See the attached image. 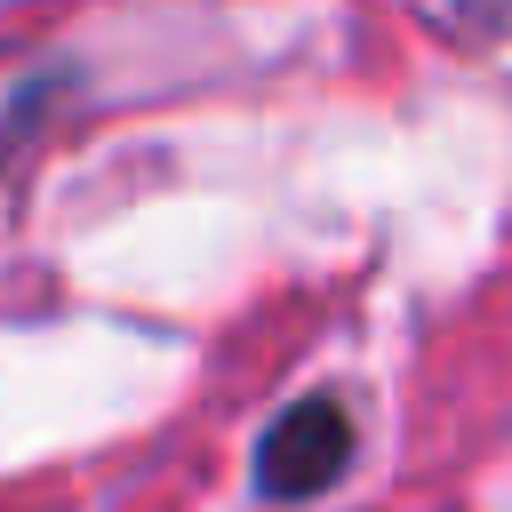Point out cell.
<instances>
[{
  "instance_id": "1",
  "label": "cell",
  "mask_w": 512,
  "mask_h": 512,
  "mask_svg": "<svg viewBox=\"0 0 512 512\" xmlns=\"http://www.w3.org/2000/svg\"><path fill=\"white\" fill-rule=\"evenodd\" d=\"M352 464V416L336 400H296L288 416H272L264 448H256V488L264 496H312Z\"/></svg>"
}]
</instances>
